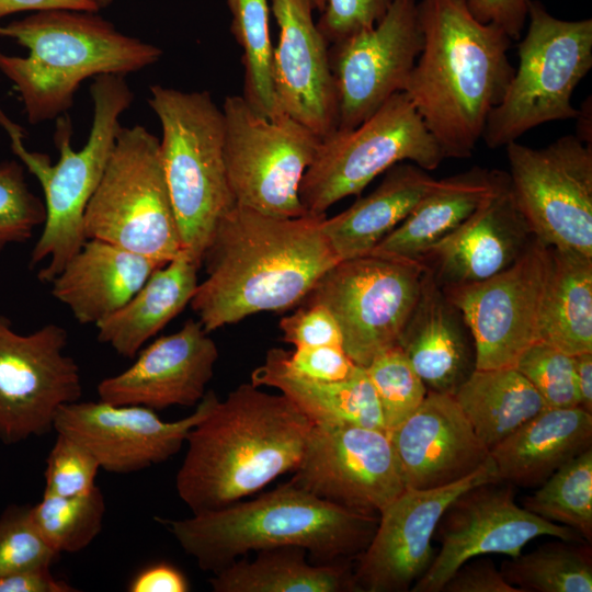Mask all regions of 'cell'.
I'll return each instance as SVG.
<instances>
[{"instance_id": "18", "label": "cell", "mask_w": 592, "mask_h": 592, "mask_svg": "<svg viewBox=\"0 0 592 592\" xmlns=\"http://www.w3.org/2000/svg\"><path fill=\"white\" fill-rule=\"evenodd\" d=\"M500 482L476 486L449 504L434 532L441 549L411 587L412 592H441L452 574L469 559L487 554L514 557L536 537L584 540L574 530L517 505L514 486L509 482L500 486Z\"/></svg>"}, {"instance_id": "4", "label": "cell", "mask_w": 592, "mask_h": 592, "mask_svg": "<svg viewBox=\"0 0 592 592\" xmlns=\"http://www.w3.org/2000/svg\"><path fill=\"white\" fill-rule=\"evenodd\" d=\"M378 517L352 511L288 481L250 501L167 521L181 548L203 571L216 573L250 551L304 548L315 563L357 557Z\"/></svg>"}, {"instance_id": "51", "label": "cell", "mask_w": 592, "mask_h": 592, "mask_svg": "<svg viewBox=\"0 0 592 592\" xmlns=\"http://www.w3.org/2000/svg\"><path fill=\"white\" fill-rule=\"evenodd\" d=\"M96 0H0V19L23 11L78 10L98 12Z\"/></svg>"}, {"instance_id": "31", "label": "cell", "mask_w": 592, "mask_h": 592, "mask_svg": "<svg viewBox=\"0 0 592 592\" xmlns=\"http://www.w3.org/2000/svg\"><path fill=\"white\" fill-rule=\"evenodd\" d=\"M251 384L277 389L314 424H351L385 430L375 389L364 367L341 382H321L292 372L285 350L270 349L251 373Z\"/></svg>"}, {"instance_id": "2", "label": "cell", "mask_w": 592, "mask_h": 592, "mask_svg": "<svg viewBox=\"0 0 592 592\" xmlns=\"http://www.w3.org/2000/svg\"><path fill=\"white\" fill-rule=\"evenodd\" d=\"M418 15L423 47L403 92L445 157L469 158L514 73L512 38L466 0H421Z\"/></svg>"}, {"instance_id": "5", "label": "cell", "mask_w": 592, "mask_h": 592, "mask_svg": "<svg viewBox=\"0 0 592 592\" xmlns=\"http://www.w3.org/2000/svg\"><path fill=\"white\" fill-rule=\"evenodd\" d=\"M2 36L29 50L25 57L0 52V71L14 84L32 124L66 114L83 80L125 77L162 55L158 46L119 32L90 11L34 12L2 26Z\"/></svg>"}, {"instance_id": "8", "label": "cell", "mask_w": 592, "mask_h": 592, "mask_svg": "<svg viewBox=\"0 0 592 592\" xmlns=\"http://www.w3.org/2000/svg\"><path fill=\"white\" fill-rule=\"evenodd\" d=\"M530 20L517 47L519 66L482 137L489 148L516 141L544 123L576 118L572 93L592 67V20H561L528 1Z\"/></svg>"}, {"instance_id": "54", "label": "cell", "mask_w": 592, "mask_h": 592, "mask_svg": "<svg viewBox=\"0 0 592 592\" xmlns=\"http://www.w3.org/2000/svg\"><path fill=\"white\" fill-rule=\"evenodd\" d=\"M100 4V7H105V5H109L112 1L114 0H96Z\"/></svg>"}, {"instance_id": "34", "label": "cell", "mask_w": 592, "mask_h": 592, "mask_svg": "<svg viewBox=\"0 0 592 592\" xmlns=\"http://www.w3.org/2000/svg\"><path fill=\"white\" fill-rule=\"evenodd\" d=\"M453 396L489 449L548 408L515 367L474 368Z\"/></svg>"}, {"instance_id": "32", "label": "cell", "mask_w": 592, "mask_h": 592, "mask_svg": "<svg viewBox=\"0 0 592 592\" xmlns=\"http://www.w3.org/2000/svg\"><path fill=\"white\" fill-rule=\"evenodd\" d=\"M539 341L571 356L592 352V257L550 248Z\"/></svg>"}, {"instance_id": "14", "label": "cell", "mask_w": 592, "mask_h": 592, "mask_svg": "<svg viewBox=\"0 0 592 592\" xmlns=\"http://www.w3.org/2000/svg\"><path fill=\"white\" fill-rule=\"evenodd\" d=\"M550 248L535 237L506 270L481 282L442 286L470 332L475 368L515 367L539 341V315Z\"/></svg>"}, {"instance_id": "39", "label": "cell", "mask_w": 592, "mask_h": 592, "mask_svg": "<svg viewBox=\"0 0 592 592\" xmlns=\"http://www.w3.org/2000/svg\"><path fill=\"white\" fill-rule=\"evenodd\" d=\"M365 372L375 389L387 432L406 420L428 394L426 386L398 345L377 354Z\"/></svg>"}, {"instance_id": "19", "label": "cell", "mask_w": 592, "mask_h": 592, "mask_svg": "<svg viewBox=\"0 0 592 592\" xmlns=\"http://www.w3.org/2000/svg\"><path fill=\"white\" fill-rule=\"evenodd\" d=\"M423 47L417 0H392L371 29L329 46L339 118L351 129L403 91Z\"/></svg>"}, {"instance_id": "28", "label": "cell", "mask_w": 592, "mask_h": 592, "mask_svg": "<svg viewBox=\"0 0 592 592\" xmlns=\"http://www.w3.org/2000/svg\"><path fill=\"white\" fill-rule=\"evenodd\" d=\"M439 184L419 166L399 162L372 193L325 217L322 232L339 261L368 255Z\"/></svg>"}, {"instance_id": "49", "label": "cell", "mask_w": 592, "mask_h": 592, "mask_svg": "<svg viewBox=\"0 0 592 592\" xmlns=\"http://www.w3.org/2000/svg\"><path fill=\"white\" fill-rule=\"evenodd\" d=\"M129 592H186L190 584L181 570L168 562L141 569L128 583Z\"/></svg>"}, {"instance_id": "26", "label": "cell", "mask_w": 592, "mask_h": 592, "mask_svg": "<svg viewBox=\"0 0 592 592\" xmlns=\"http://www.w3.org/2000/svg\"><path fill=\"white\" fill-rule=\"evenodd\" d=\"M163 265L114 243L88 239L50 282L52 294L79 323L96 325L124 306Z\"/></svg>"}, {"instance_id": "25", "label": "cell", "mask_w": 592, "mask_h": 592, "mask_svg": "<svg viewBox=\"0 0 592 592\" xmlns=\"http://www.w3.org/2000/svg\"><path fill=\"white\" fill-rule=\"evenodd\" d=\"M397 345L428 390L453 395L475 368L474 342L463 315L428 267Z\"/></svg>"}, {"instance_id": "11", "label": "cell", "mask_w": 592, "mask_h": 592, "mask_svg": "<svg viewBox=\"0 0 592 592\" xmlns=\"http://www.w3.org/2000/svg\"><path fill=\"white\" fill-rule=\"evenodd\" d=\"M224 159L237 205L276 217L305 210L299 189L320 138L287 115L269 118L242 95H229L221 107Z\"/></svg>"}, {"instance_id": "48", "label": "cell", "mask_w": 592, "mask_h": 592, "mask_svg": "<svg viewBox=\"0 0 592 592\" xmlns=\"http://www.w3.org/2000/svg\"><path fill=\"white\" fill-rule=\"evenodd\" d=\"M530 0H466L471 14L481 23H490L517 39L528 13Z\"/></svg>"}, {"instance_id": "40", "label": "cell", "mask_w": 592, "mask_h": 592, "mask_svg": "<svg viewBox=\"0 0 592 592\" xmlns=\"http://www.w3.org/2000/svg\"><path fill=\"white\" fill-rule=\"evenodd\" d=\"M45 205L27 186L22 162L0 163V252L23 243L45 221Z\"/></svg>"}, {"instance_id": "38", "label": "cell", "mask_w": 592, "mask_h": 592, "mask_svg": "<svg viewBox=\"0 0 592 592\" xmlns=\"http://www.w3.org/2000/svg\"><path fill=\"white\" fill-rule=\"evenodd\" d=\"M33 521L44 539L58 554L79 553L100 534L105 501L95 486L90 492L72 497L43 493L31 506Z\"/></svg>"}, {"instance_id": "47", "label": "cell", "mask_w": 592, "mask_h": 592, "mask_svg": "<svg viewBox=\"0 0 592 592\" xmlns=\"http://www.w3.org/2000/svg\"><path fill=\"white\" fill-rule=\"evenodd\" d=\"M442 591L522 592L505 580L491 560L477 557L464 562L443 585Z\"/></svg>"}, {"instance_id": "44", "label": "cell", "mask_w": 592, "mask_h": 592, "mask_svg": "<svg viewBox=\"0 0 592 592\" xmlns=\"http://www.w3.org/2000/svg\"><path fill=\"white\" fill-rule=\"evenodd\" d=\"M392 0H326L317 21L329 43H337L373 27L387 12Z\"/></svg>"}, {"instance_id": "55", "label": "cell", "mask_w": 592, "mask_h": 592, "mask_svg": "<svg viewBox=\"0 0 592 592\" xmlns=\"http://www.w3.org/2000/svg\"><path fill=\"white\" fill-rule=\"evenodd\" d=\"M0 36H2V26H0Z\"/></svg>"}, {"instance_id": "33", "label": "cell", "mask_w": 592, "mask_h": 592, "mask_svg": "<svg viewBox=\"0 0 592 592\" xmlns=\"http://www.w3.org/2000/svg\"><path fill=\"white\" fill-rule=\"evenodd\" d=\"M297 546L257 551L252 560H235L209 578L215 592H343L354 591L348 565L310 563Z\"/></svg>"}, {"instance_id": "3", "label": "cell", "mask_w": 592, "mask_h": 592, "mask_svg": "<svg viewBox=\"0 0 592 592\" xmlns=\"http://www.w3.org/2000/svg\"><path fill=\"white\" fill-rule=\"evenodd\" d=\"M312 422L284 395L241 384L186 437L175 487L193 513L227 506L299 464Z\"/></svg>"}, {"instance_id": "23", "label": "cell", "mask_w": 592, "mask_h": 592, "mask_svg": "<svg viewBox=\"0 0 592 592\" xmlns=\"http://www.w3.org/2000/svg\"><path fill=\"white\" fill-rule=\"evenodd\" d=\"M388 435L406 488L451 483L489 458V448L451 394L428 390L421 405Z\"/></svg>"}, {"instance_id": "36", "label": "cell", "mask_w": 592, "mask_h": 592, "mask_svg": "<svg viewBox=\"0 0 592 592\" xmlns=\"http://www.w3.org/2000/svg\"><path fill=\"white\" fill-rule=\"evenodd\" d=\"M230 30L242 48L243 99L259 114L275 118L278 112L273 83V46L267 0H226Z\"/></svg>"}, {"instance_id": "7", "label": "cell", "mask_w": 592, "mask_h": 592, "mask_svg": "<svg viewBox=\"0 0 592 592\" xmlns=\"http://www.w3.org/2000/svg\"><path fill=\"white\" fill-rule=\"evenodd\" d=\"M148 103L162 137L160 156L182 250L202 265L220 219L236 205L224 159V117L208 91L155 84Z\"/></svg>"}, {"instance_id": "15", "label": "cell", "mask_w": 592, "mask_h": 592, "mask_svg": "<svg viewBox=\"0 0 592 592\" xmlns=\"http://www.w3.org/2000/svg\"><path fill=\"white\" fill-rule=\"evenodd\" d=\"M67 343V330L58 325L19 334L0 316V440L4 444L49 432L59 408L80 399V369L65 353Z\"/></svg>"}, {"instance_id": "12", "label": "cell", "mask_w": 592, "mask_h": 592, "mask_svg": "<svg viewBox=\"0 0 592 592\" xmlns=\"http://www.w3.org/2000/svg\"><path fill=\"white\" fill-rule=\"evenodd\" d=\"M425 270L420 261L373 254L342 260L318 280L301 304L329 309L344 351L365 368L377 354L398 344Z\"/></svg>"}, {"instance_id": "53", "label": "cell", "mask_w": 592, "mask_h": 592, "mask_svg": "<svg viewBox=\"0 0 592 592\" xmlns=\"http://www.w3.org/2000/svg\"><path fill=\"white\" fill-rule=\"evenodd\" d=\"M326 0H317L318 11L321 12L325 7Z\"/></svg>"}, {"instance_id": "27", "label": "cell", "mask_w": 592, "mask_h": 592, "mask_svg": "<svg viewBox=\"0 0 592 592\" xmlns=\"http://www.w3.org/2000/svg\"><path fill=\"white\" fill-rule=\"evenodd\" d=\"M591 447V412L580 406L548 407L492 446L489 455L501 482L531 488Z\"/></svg>"}, {"instance_id": "35", "label": "cell", "mask_w": 592, "mask_h": 592, "mask_svg": "<svg viewBox=\"0 0 592 592\" xmlns=\"http://www.w3.org/2000/svg\"><path fill=\"white\" fill-rule=\"evenodd\" d=\"M581 542L547 543L503 561L505 580L522 592H591L592 554Z\"/></svg>"}, {"instance_id": "1", "label": "cell", "mask_w": 592, "mask_h": 592, "mask_svg": "<svg viewBox=\"0 0 592 592\" xmlns=\"http://www.w3.org/2000/svg\"><path fill=\"white\" fill-rule=\"evenodd\" d=\"M325 217H276L236 204L212 235L202 260L207 276L190 303L205 331L300 305L339 262Z\"/></svg>"}, {"instance_id": "24", "label": "cell", "mask_w": 592, "mask_h": 592, "mask_svg": "<svg viewBox=\"0 0 592 592\" xmlns=\"http://www.w3.org/2000/svg\"><path fill=\"white\" fill-rule=\"evenodd\" d=\"M534 235L517 207L508 179L420 262L441 286L481 282L510 267Z\"/></svg>"}, {"instance_id": "30", "label": "cell", "mask_w": 592, "mask_h": 592, "mask_svg": "<svg viewBox=\"0 0 592 592\" xmlns=\"http://www.w3.org/2000/svg\"><path fill=\"white\" fill-rule=\"evenodd\" d=\"M201 264L186 251L157 269L118 310L95 325L98 340L134 358L141 346L177 317L198 285Z\"/></svg>"}, {"instance_id": "6", "label": "cell", "mask_w": 592, "mask_h": 592, "mask_svg": "<svg viewBox=\"0 0 592 592\" xmlns=\"http://www.w3.org/2000/svg\"><path fill=\"white\" fill-rule=\"evenodd\" d=\"M90 95L93 118L88 140L80 150L71 148L68 115L58 117L55 144L59 159L56 163H52L45 153L29 150L22 127L0 110V126L10 138L12 151L43 190L46 216L30 257V266L48 259L47 265L37 274L44 283H50L88 240L83 228L84 213L113 151L122 127L121 116L134 98L125 77L116 75L95 77Z\"/></svg>"}, {"instance_id": "10", "label": "cell", "mask_w": 592, "mask_h": 592, "mask_svg": "<svg viewBox=\"0 0 592 592\" xmlns=\"http://www.w3.org/2000/svg\"><path fill=\"white\" fill-rule=\"evenodd\" d=\"M446 159L408 95L389 98L351 129H335L319 140L301 180L299 196L311 215H326L337 202L361 192L399 162L431 171Z\"/></svg>"}, {"instance_id": "9", "label": "cell", "mask_w": 592, "mask_h": 592, "mask_svg": "<svg viewBox=\"0 0 592 592\" xmlns=\"http://www.w3.org/2000/svg\"><path fill=\"white\" fill-rule=\"evenodd\" d=\"M87 239H100L162 264L182 250L160 156L146 127H121L83 219Z\"/></svg>"}, {"instance_id": "21", "label": "cell", "mask_w": 592, "mask_h": 592, "mask_svg": "<svg viewBox=\"0 0 592 592\" xmlns=\"http://www.w3.org/2000/svg\"><path fill=\"white\" fill-rule=\"evenodd\" d=\"M280 29L273 48L278 112L322 139L338 128L339 102L329 43L314 20L317 0H271Z\"/></svg>"}, {"instance_id": "50", "label": "cell", "mask_w": 592, "mask_h": 592, "mask_svg": "<svg viewBox=\"0 0 592 592\" xmlns=\"http://www.w3.org/2000/svg\"><path fill=\"white\" fill-rule=\"evenodd\" d=\"M76 589L57 579L50 568H36L0 576V592H73Z\"/></svg>"}, {"instance_id": "17", "label": "cell", "mask_w": 592, "mask_h": 592, "mask_svg": "<svg viewBox=\"0 0 592 592\" xmlns=\"http://www.w3.org/2000/svg\"><path fill=\"white\" fill-rule=\"evenodd\" d=\"M489 458L469 475L428 489L406 488L378 514L375 533L356 557L354 591L405 592L431 566L432 537L449 504L469 489L499 482Z\"/></svg>"}, {"instance_id": "13", "label": "cell", "mask_w": 592, "mask_h": 592, "mask_svg": "<svg viewBox=\"0 0 592 592\" xmlns=\"http://www.w3.org/2000/svg\"><path fill=\"white\" fill-rule=\"evenodd\" d=\"M510 187L534 237L592 257V145L577 135L535 149L505 146Z\"/></svg>"}, {"instance_id": "41", "label": "cell", "mask_w": 592, "mask_h": 592, "mask_svg": "<svg viewBox=\"0 0 592 592\" xmlns=\"http://www.w3.org/2000/svg\"><path fill=\"white\" fill-rule=\"evenodd\" d=\"M515 368L532 384L549 408L579 406L573 356L538 341L521 355Z\"/></svg>"}, {"instance_id": "20", "label": "cell", "mask_w": 592, "mask_h": 592, "mask_svg": "<svg viewBox=\"0 0 592 592\" xmlns=\"http://www.w3.org/2000/svg\"><path fill=\"white\" fill-rule=\"evenodd\" d=\"M217 399L206 392L192 414L177 421L144 406L78 400L59 408L54 430L86 446L105 471L130 474L175 455Z\"/></svg>"}, {"instance_id": "16", "label": "cell", "mask_w": 592, "mask_h": 592, "mask_svg": "<svg viewBox=\"0 0 592 592\" xmlns=\"http://www.w3.org/2000/svg\"><path fill=\"white\" fill-rule=\"evenodd\" d=\"M289 480L339 506L379 512L405 489L388 432L351 424H312Z\"/></svg>"}, {"instance_id": "37", "label": "cell", "mask_w": 592, "mask_h": 592, "mask_svg": "<svg viewBox=\"0 0 592 592\" xmlns=\"http://www.w3.org/2000/svg\"><path fill=\"white\" fill-rule=\"evenodd\" d=\"M522 506L553 523L574 530L592 542V447L556 469Z\"/></svg>"}, {"instance_id": "43", "label": "cell", "mask_w": 592, "mask_h": 592, "mask_svg": "<svg viewBox=\"0 0 592 592\" xmlns=\"http://www.w3.org/2000/svg\"><path fill=\"white\" fill-rule=\"evenodd\" d=\"M56 434L46 459L44 493L72 497L90 492L101 468L98 459L76 440Z\"/></svg>"}, {"instance_id": "52", "label": "cell", "mask_w": 592, "mask_h": 592, "mask_svg": "<svg viewBox=\"0 0 592 592\" xmlns=\"http://www.w3.org/2000/svg\"><path fill=\"white\" fill-rule=\"evenodd\" d=\"M579 406L592 413V352L573 356Z\"/></svg>"}, {"instance_id": "46", "label": "cell", "mask_w": 592, "mask_h": 592, "mask_svg": "<svg viewBox=\"0 0 592 592\" xmlns=\"http://www.w3.org/2000/svg\"><path fill=\"white\" fill-rule=\"evenodd\" d=\"M285 363L292 372L321 382L345 380L361 368L339 345L295 348L285 351Z\"/></svg>"}, {"instance_id": "22", "label": "cell", "mask_w": 592, "mask_h": 592, "mask_svg": "<svg viewBox=\"0 0 592 592\" xmlns=\"http://www.w3.org/2000/svg\"><path fill=\"white\" fill-rule=\"evenodd\" d=\"M218 349L198 320L189 319L177 332L140 351L124 372L98 385L100 400L112 405L161 410L197 405L206 394Z\"/></svg>"}, {"instance_id": "45", "label": "cell", "mask_w": 592, "mask_h": 592, "mask_svg": "<svg viewBox=\"0 0 592 592\" xmlns=\"http://www.w3.org/2000/svg\"><path fill=\"white\" fill-rule=\"evenodd\" d=\"M283 340L295 348L342 345L341 330L333 315L322 305L301 304L280 320Z\"/></svg>"}, {"instance_id": "42", "label": "cell", "mask_w": 592, "mask_h": 592, "mask_svg": "<svg viewBox=\"0 0 592 592\" xmlns=\"http://www.w3.org/2000/svg\"><path fill=\"white\" fill-rule=\"evenodd\" d=\"M58 554L44 539L31 513V506L12 505L0 516V576L50 568Z\"/></svg>"}, {"instance_id": "29", "label": "cell", "mask_w": 592, "mask_h": 592, "mask_svg": "<svg viewBox=\"0 0 592 592\" xmlns=\"http://www.w3.org/2000/svg\"><path fill=\"white\" fill-rule=\"evenodd\" d=\"M508 172L479 167L440 180L411 213L369 254L420 261L460 226L505 180Z\"/></svg>"}]
</instances>
